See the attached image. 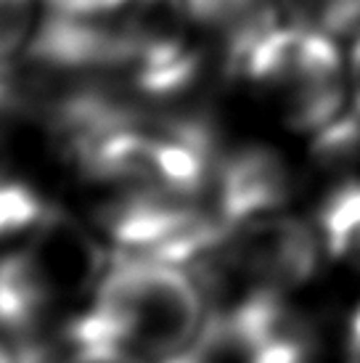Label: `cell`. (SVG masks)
Returning a JSON list of instances; mask_svg holds the SVG:
<instances>
[{"instance_id":"1","label":"cell","mask_w":360,"mask_h":363,"mask_svg":"<svg viewBox=\"0 0 360 363\" xmlns=\"http://www.w3.org/2000/svg\"><path fill=\"white\" fill-rule=\"evenodd\" d=\"M212 337V313L189 265L114 252L88 305L67 323V342H109L149 363H170Z\"/></svg>"},{"instance_id":"2","label":"cell","mask_w":360,"mask_h":363,"mask_svg":"<svg viewBox=\"0 0 360 363\" xmlns=\"http://www.w3.org/2000/svg\"><path fill=\"white\" fill-rule=\"evenodd\" d=\"M80 172L117 191L199 196L212 183V135L196 120L151 117L122 106L59 138Z\"/></svg>"},{"instance_id":"3","label":"cell","mask_w":360,"mask_h":363,"mask_svg":"<svg viewBox=\"0 0 360 363\" xmlns=\"http://www.w3.org/2000/svg\"><path fill=\"white\" fill-rule=\"evenodd\" d=\"M228 67L294 133L315 135L347 109L350 74L334 38L291 21H270L228 51Z\"/></svg>"},{"instance_id":"4","label":"cell","mask_w":360,"mask_h":363,"mask_svg":"<svg viewBox=\"0 0 360 363\" xmlns=\"http://www.w3.org/2000/svg\"><path fill=\"white\" fill-rule=\"evenodd\" d=\"M109 257L80 223L50 210L0 255V332L35 342L61 308L90 297Z\"/></svg>"},{"instance_id":"5","label":"cell","mask_w":360,"mask_h":363,"mask_svg":"<svg viewBox=\"0 0 360 363\" xmlns=\"http://www.w3.org/2000/svg\"><path fill=\"white\" fill-rule=\"evenodd\" d=\"M320 255L323 244L310 223L279 210L233 225L191 268L247 289L291 294L315 276Z\"/></svg>"},{"instance_id":"6","label":"cell","mask_w":360,"mask_h":363,"mask_svg":"<svg viewBox=\"0 0 360 363\" xmlns=\"http://www.w3.org/2000/svg\"><path fill=\"white\" fill-rule=\"evenodd\" d=\"M103 236L117 252L193 265L215 250L225 228L199 196L117 191L99 212Z\"/></svg>"},{"instance_id":"7","label":"cell","mask_w":360,"mask_h":363,"mask_svg":"<svg viewBox=\"0 0 360 363\" xmlns=\"http://www.w3.org/2000/svg\"><path fill=\"white\" fill-rule=\"evenodd\" d=\"M210 189V207L228 233L244 220L283 210L291 194V175L276 149L241 146L215 164Z\"/></svg>"},{"instance_id":"8","label":"cell","mask_w":360,"mask_h":363,"mask_svg":"<svg viewBox=\"0 0 360 363\" xmlns=\"http://www.w3.org/2000/svg\"><path fill=\"white\" fill-rule=\"evenodd\" d=\"M315 231L323 252L360 271V175L342 178L320 202Z\"/></svg>"},{"instance_id":"9","label":"cell","mask_w":360,"mask_h":363,"mask_svg":"<svg viewBox=\"0 0 360 363\" xmlns=\"http://www.w3.org/2000/svg\"><path fill=\"white\" fill-rule=\"evenodd\" d=\"M180 6L196 27L220 32L225 48L276 19L268 0H180Z\"/></svg>"},{"instance_id":"10","label":"cell","mask_w":360,"mask_h":363,"mask_svg":"<svg viewBox=\"0 0 360 363\" xmlns=\"http://www.w3.org/2000/svg\"><path fill=\"white\" fill-rule=\"evenodd\" d=\"M40 191L9 167L0 154V242H16L50 215Z\"/></svg>"},{"instance_id":"11","label":"cell","mask_w":360,"mask_h":363,"mask_svg":"<svg viewBox=\"0 0 360 363\" xmlns=\"http://www.w3.org/2000/svg\"><path fill=\"white\" fill-rule=\"evenodd\" d=\"M286 21L329 38L350 35L360 27V0H281Z\"/></svg>"},{"instance_id":"12","label":"cell","mask_w":360,"mask_h":363,"mask_svg":"<svg viewBox=\"0 0 360 363\" xmlns=\"http://www.w3.org/2000/svg\"><path fill=\"white\" fill-rule=\"evenodd\" d=\"M40 0H0V67L13 64L27 51L38 27Z\"/></svg>"},{"instance_id":"13","label":"cell","mask_w":360,"mask_h":363,"mask_svg":"<svg viewBox=\"0 0 360 363\" xmlns=\"http://www.w3.org/2000/svg\"><path fill=\"white\" fill-rule=\"evenodd\" d=\"M64 363H149L140 355L109 342H69V355Z\"/></svg>"},{"instance_id":"14","label":"cell","mask_w":360,"mask_h":363,"mask_svg":"<svg viewBox=\"0 0 360 363\" xmlns=\"http://www.w3.org/2000/svg\"><path fill=\"white\" fill-rule=\"evenodd\" d=\"M48 11L69 13V16H109L122 11L130 0H40Z\"/></svg>"},{"instance_id":"15","label":"cell","mask_w":360,"mask_h":363,"mask_svg":"<svg viewBox=\"0 0 360 363\" xmlns=\"http://www.w3.org/2000/svg\"><path fill=\"white\" fill-rule=\"evenodd\" d=\"M347 74H350V91L355 99V111L360 114V35L350 51V61H347Z\"/></svg>"},{"instance_id":"16","label":"cell","mask_w":360,"mask_h":363,"mask_svg":"<svg viewBox=\"0 0 360 363\" xmlns=\"http://www.w3.org/2000/svg\"><path fill=\"white\" fill-rule=\"evenodd\" d=\"M0 363H24V350L13 347L9 340L0 337Z\"/></svg>"}]
</instances>
